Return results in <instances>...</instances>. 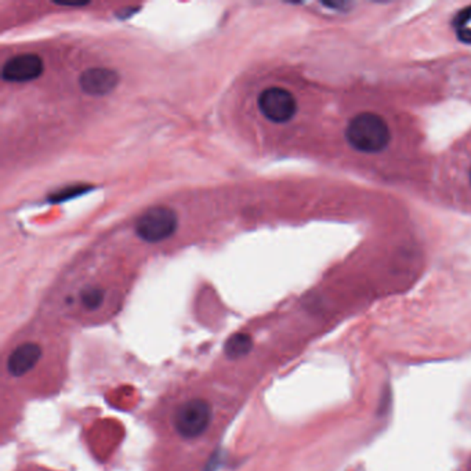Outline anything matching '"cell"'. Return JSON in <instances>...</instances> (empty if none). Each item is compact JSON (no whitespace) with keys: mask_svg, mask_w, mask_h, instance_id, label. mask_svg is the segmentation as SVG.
<instances>
[{"mask_svg":"<svg viewBox=\"0 0 471 471\" xmlns=\"http://www.w3.org/2000/svg\"><path fill=\"white\" fill-rule=\"evenodd\" d=\"M469 177H470V183H471V169H470V172H469Z\"/></svg>","mask_w":471,"mask_h":471,"instance_id":"11","label":"cell"},{"mask_svg":"<svg viewBox=\"0 0 471 471\" xmlns=\"http://www.w3.org/2000/svg\"><path fill=\"white\" fill-rule=\"evenodd\" d=\"M251 347H253V340L249 335L236 333L226 341L224 351L230 359H239V358L246 357L251 351Z\"/></svg>","mask_w":471,"mask_h":471,"instance_id":"8","label":"cell"},{"mask_svg":"<svg viewBox=\"0 0 471 471\" xmlns=\"http://www.w3.org/2000/svg\"><path fill=\"white\" fill-rule=\"evenodd\" d=\"M347 143L364 154L382 152L391 140V130L384 118L375 112L355 115L346 127Z\"/></svg>","mask_w":471,"mask_h":471,"instance_id":"1","label":"cell"},{"mask_svg":"<svg viewBox=\"0 0 471 471\" xmlns=\"http://www.w3.org/2000/svg\"><path fill=\"white\" fill-rule=\"evenodd\" d=\"M44 71V62L35 53L17 54L8 58L1 68V78L6 82L24 83L37 79Z\"/></svg>","mask_w":471,"mask_h":471,"instance_id":"5","label":"cell"},{"mask_svg":"<svg viewBox=\"0 0 471 471\" xmlns=\"http://www.w3.org/2000/svg\"><path fill=\"white\" fill-rule=\"evenodd\" d=\"M104 290L97 286H90L82 290L80 293V301L85 308L87 310H97L103 301H104Z\"/></svg>","mask_w":471,"mask_h":471,"instance_id":"9","label":"cell"},{"mask_svg":"<svg viewBox=\"0 0 471 471\" xmlns=\"http://www.w3.org/2000/svg\"><path fill=\"white\" fill-rule=\"evenodd\" d=\"M179 227L176 212L168 206H154L139 216L134 231L148 243H158L173 236Z\"/></svg>","mask_w":471,"mask_h":471,"instance_id":"3","label":"cell"},{"mask_svg":"<svg viewBox=\"0 0 471 471\" xmlns=\"http://www.w3.org/2000/svg\"><path fill=\"white\" fill-rule=\"evenodd\" d=\"M458 37L465 42V43H470L471 44V29L469 28H461L458 29Z\"/></svg>","mask_w":471,"mask_h":471,"instance_id":"10","label":"cell"},{"mask_svg":"<svg viewBox=\"0 0 471 471\" xmlns=\"http://www.w3.org/2000/svg\"><path fill=\"white\" fill-rule=\"evenodd\" d=\"M212 423V407L206 400L193 398L183 402L175 412L173 426L184 440H195L206 433Z\"/></svg>","mask_w":471,"mask_h":471,"instance_id":"2","label":"cell"},{"mask_svg":"<svg viewBox=\"0 0 471 471\" xmlns=\"http://www.w3.org/2000/svg\"><path fill=\"white\" fill-rule=\"evenodd\" d=\"M42 357V347L28 341L18 346L7 359V371L14 377H21L32 371Z\"/></svg>","mask_w":471,"mask_h":471,"instance_id":"7","label":"cell"},{"mask_svg":"<svg viewBox=\"0 0 471 471\" xmlns=\"http://www.w3.org/2000/svg\"><path fill=\"white\" fill-rule=\"evenodd\" d=\"M121 82V75L107 66H93L85 69L79 76V86L83 93L94 97L112 93Z\"/></svg>","mask_w":471,"mask_h":471,"instance_id":"6","label":"cell"},{"mask_svg":"<svg viewBox=\"0 0 471 471\" xmlns=\"http://www.w3.org/2000/svg\"><path fill=\"white\" fill-rule=\"evenodd\" d=\"M257 107L261 115L274 123H286L297 112V101L293 93L278 86L264 89L257 97Z\"/></svg>","mask_w":471,"mask_h":471,"instance_id":"4","label":"cell"}]
</instances>
